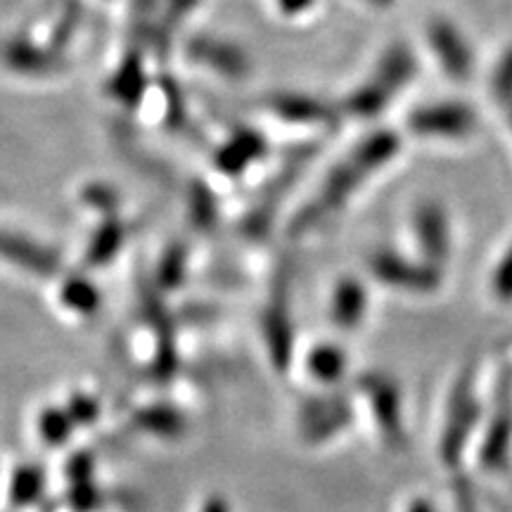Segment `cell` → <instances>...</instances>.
I'll return each mask as SVG.
<instances>
[{
	"instance_id": "obj_1",
	"label": "cell",
	"mask_w": 512,
	"mask_h": 512,
	"mask_svg": "<svg viewBox=\"0 0 512 512\" xmlns=\"http://www.w3.org/2000/svg\"><path fill=\"white\" fill-rule=\"evenodd\" d=\"M399 138L392 131H380L375 136H370L366 143L358 145L347 162H342L335 171L328 176V181L323 183V188L306 207L294 216L292 221V233L302 235L309 230L318 228L320 223L330 219L339 207H344L351 195H354L358 185L380 169L396 155L399 150Z\"/></svg>"
},
{
	"instance_id": "obj_2",
	"label": "cell",
	"mask_w": 512,
	"mask_h": 512,
	"mask_svg": "<svg viewBox=\"0 0 512 512\" xmlns=\"http://www.w3.org/2000/svg\"><path fill=\"white\" fill-rule=\"evenodd\" d=\"M479 415V406L472 394L470 375L460 377L451 396V408H448V420L444 427V437H441V458L446 465H458L463 456L467 439H470L472 427H475Z\"/></svg>"
},
{
	"instance_id": "obj_3",
	"label": "cell",
	"mask_w": 512,
	"mask_h": 512,
	"mask_svg": "<svg viewBox=\"0 0 512 512\" xmlns=\"http://www.w3.org/2000/svg\"><path fill=\"white\" fill-rule=\"evenodd\" d=\"M370 271L382 283L406 292H434L441 283V275L432 264H413L394 252H377L370 259Z\"/></svg>"
},
{
	"instance_id": "obj_4",
	"label": "cell",
	"mask_w": 512,
	"mask_h": 512,
	"mask_svg": "<svg viewBox=\"0 0 512 512\" xmlns=\"http://www.w3.org/2000/svg\"><path fill=\"white\" fill-rule=\"evenodd\" d=\"M408 124L418 136L463 138L475 128V114L460 102H441V105L415 110Z\"/></svg>"
},
{
	"instance_id": "obj_5",
	"label": "cell",
	"mask_w": 512,
	"mask_h": 512,
	"mask_svg": "<svg viewBox=\"0 0 512 512\" xmlns=\"http://www.w3.org/2000/svg\"><path fill=\"white\" fill-rule=\"evenodd\" d=\"M361 389L370 401V411L375 415L377 427H380L384 439L392 444L403 441V418H401V394L399 387L384 375H366Z\"/></svg>"
},
{
	"instance_id": "obj_6",
	"label": "cell",
	"mask_w": 512,
	"mask_h": 512,
	"mask_svg": "<svg viewBox=\"0 0 512 512\" xmlns=\"http://www.w3.org/2000/svg\"><path fill=\"white\" fill-rule=\"evenodd\" d=\"M188 57L200 64H207L209 69L228 76V79H242L249 72L247 55L238 46L219 41V38L195 36L188 43Z\"/></svg>"
},
{
	"instance_id": "obj_7",
	"label": "cell",
	"mask_w": 512,
	"mask_h": 512,
	"mask_svg": "<svg viewBox=\"0 0 512 512\" xmlns=\"http://www.w3.org/2000/svg\"><path fill=\"white\" fill-rule=\"evenodd\" d=\"M0 259L12 261L36 275H53L60 268V256L50 252L48 247L36 245L34 240L22 238V235L3 233V230H0Z\"/></svg>"
},
{
	"instance_id": "obj_8",
	"label": "cell",
	"mask_w": 512,
	"mask_h": 512,
	"mask_svg": "<svg viewBox=\"0 0 512 512\" xmlns=\"http://www.w3.org/2000/svg\"><path fill=\"white\" fill-rule=\"evenodd\" d=\"M430 43L437 50L441 64L453 79H465L472 69V55L460 31L453 24L437 19L430 27Z\"/></svg>"
},
{
	"instance_id": "obj_9",
	"label": "cell",
	"mask_w": 512,
	"mask_h": 512,
	"mask_svg": "<svg viewBox=\"0 0 512 512\" xmlns=\"http://www.w3.org/2000/svg\"><path fill=\"white\" fill-rule=\"evenodd\" d=\"M415 235H418L422 254L432 266H439L448 256V221L439 204H422L415 211Z\"/></svg>"
},
{
	"instance_id": "obj_10",
	"label": "cell",
	"mask_w": 512,
	"mask_h": 512,
	"mask_svg": "<svg viewBox=\"0 0 512 512\" xmlns=\"http://www.w3.org/2000/svg\"><path fill=\"white\" fill-rule=\"evenodd\" d=\"M3 60L10 69H15L19 74H31V76H46L55 74L62 67L60 55L50 53L46 48H38L34 43L27 41H10L3 48Z\"/></svg>"
},
{
	"instance_id": "obj_11",
	"label": "cell",
	"mask_w": 512,
	"mask_h": 512,
	"mask_svg": "<svg viewBox=\"0 0 512 512\" xmlns=\"http://www.w3.org/2000/svg\"><path fill=\"white\" fill-rule=\"evenodd\" d=\"M264 150H266V143L259 133L238 131L226 145L221 147L219 155H216V164H219L223 174L238 176L242 174V169H247L249 164L256 162V159L264 155Z\"/></svg>"
},
{
	"instance_id": "obj_12",
	"label": "cell",
	"mask_w": 512,
	"mask_h": 512,
	"mask_svg": "<svg viewBox=\"0 0 512 512\" xmlns=\"http://www.w3.org/2000/svg\"><path fill=\"white\" fill-rule=\"evenodd\" d=\"M368 309V294L358 280L347 278L337 285L335 297H332V320L337 328L351 330L361 323Z\"/></svg>"
},
{
	"instance_id": "obj_13",
	"label": "cell",
	"mask_w": 512,
	"mask_h": 512,
	"mask_svg": "<svg viewBox=\"0 0 512 512\" xmlns=\"http://www.w3.org/2000/svg\"><path fill=\"white\" fill-rule=\"evenodd\" d=\"M271 110L278 114L280 119L297 121V124H323L330 121L335 114L323 100L311 98V95H294V93H280L271 100Z\"/></svg>"
},
{
	"instance_id": "obj_14",
	"label": "cell",
	"mask_w": 512,
	"mask_h": 512,
	"mask_svg": "<svg viewBox=\"0 0 512 512\" xmlns=\"http://www.w3.org/2000/svg\"><path fill=\"white\" fill-rule=\"evenodd\" d=\"M264 332L268 351H271L273 366L278 370H285L290 366L292 347H294V335H292V323L287 316V309L283 304H273L266 313L264 320Z\"/></svg>"
},
{
	"instance_id": "obj_15",
	"label": "cell",
	"mask_w": 512,
	"mask_h": 512,
	"mask_svg": "<svg viewBox=\"0 0 512 512\" xmlns=\"http://www.w3.org/2000/svg\"><path fill=\"white\" fill-rule=\"evenodd\" d=\"M413 74H415V60L411 50L406 46H394L387 55L382 57L373 81L389 95V98H392L396 91H401V88L413 79Z\"/></svg>"
},
{
	"instance_id": "obj_16",
	"label": "cell",
	"mask_w": 512,
	"mask_h": 512,
	"mask_svg": "<svg viewBox=\"0 0 512 512\" xmlns=\"http://www.w3.org/2000/svg\"><path fill=\"white\" fill-rule=\"evenodd\" d=\"M512 446V413L508 408L496 413V418L491 420L489 430H486L484 444H482V465L494 470L501 467L508 460Z\"/></svg>"
},
{
	"instance_id": "obj_17",
	"label": "cell",
	"mask_w": 512,
	"mask_h": 512,
	"mask_svg": "<svg viewBox=\"0 0 512 512\" xmlns=\"http://www.w3.org/2000/svg\"><path fill=\"white\" fill-rule=\"evenodd\" d=\"M136 425L143 432L157 434V437H166V439L181 437V434L185 432V427H188L185 425L183 415L169 406L143 408V411L136 415Z\"/></svg>"
},
{
	"instance_id": "obj_18",
	"label": "cell",
	"mask_w": 512,
	"mask_h": 512,
	"mask_svg": "<svg viewBox=\"0 0 512 512\" xmlns=\"http://www.w3.org/2000/svg\"><path fill=\"white\" fill-rule=\"evenodd\" d=\"M124 226H121L119 221H107L102 223V226L95 230L91 245H88V252H86V261L91 266H102L107 264V261L112 259V256H117V252L124 245Z\"/></svg>"
},
{
	"instance_id": "obj_19",
	"label": "cell",
	"mask_w": 512,
	"mask_h": 512,
	"mask_svg": "<svg viewBox=\"0 0 512 512\" xmlns=\"http://www.w3.org/2000/svg\"><path fill=\"white\" fill-rule=\"evenodd\" d=\"M145 88V74L143 67H140L138 57H128V60L121 64L114 74V79L110 83V91L114 93V98L128 102V105H136L143 95Z\"/></svg>"
},
{
	"instance_id": "obj_20",
	"label": "cell",
	"mask_w": 512,
	"mask_h": 512,
	"mask_svg": "<svg viewBox=\"0 0 512 512\" xmlns=\"http://www.w3.org/2000/svg\"><path fill=\"white\" fill-rule=\"evenodd\" d=\"M60 297H62V302L69 306V309L76 313H83V316L95 313L100 306L98 287H93L91 280L81 278V275H74V278L64 280Z\"/></svg>"
},
{
	"instance_id": "obj_21",
	"label": "cell",
	"mask_w": 512,
	"mask_h": 512,
	"mask_svg": "<svg viewBox=\"0 0 512 512\" xmlns=\"http://www.w3.org/2000/svg\"><path fill=\"white\" fill-rule=\"evenodd\" d=\"M309 370L320 382H335L347 370V356H344L342 349L332 347V344H323V347L311 351Z\"/></svg>"
},
{
	"instance_id": "obj_22",
	"label": "cell",
	"mask_w": 512,
	"mask_h": 512,
	"mask_svg": "<svg viewBox=\"0 0 512 512\" xmlns=\"http://www.w3.org/2000/svg\"><path fill=\"white\" fill-rule=\"evenodd\" d=\"M349 422H351L349 401L339 399L328 413H323L318 420H313L311 425H306V430H304L306 439H309V441H325V439H330L332 434L344 430Z\"/></svg>"
},
{
	"instance_id": "obj_23",
	"label": "cell",
	"mask_w": 512,
	"mask_h": 512,
	"mask_svg": "<svg viewBox=\"0 0 512 512\" xmlns=\"http://www.w3.org/2000/svg\"><path fill=\"white\" fill-rule=\"evenodd\" d=\"M43 486H46V479H43V472L36 470V467H19L10 482V498L15 505H29L41 498Z\"/></svg>"
},
{
	"instance_id": "obj_24",
	"label": "cell",
	"mask_w": 512,
	"mask_h": 512,
	"mask_svg": "<svg viewBox=\"0 0 512 512\" xmlns=\"http://www.w3.org/2000/svg\"><path fill=\"white\" fill-rule=\"evenodd\" d=\"M74 420L69 418L67 411H57V408H48L43 411L41 420H38V430H41L43 439L48 441L50 446H62L64 441L72 434Z\"/></svg>"
},
{
	"instance_id": "obj_25",
	"label": "cell",
	"mask_w": 512,
	"mask_h": 512,
	"mask_svg": "<svg viewBox=\"0 0 512 512\" xmlns=\"http://www.w3.org/2000/svg\"><path fill=\"white\" fill-rule=\"evenodd\" d=\"M190 216H192V221H195V226L202 230L211 228L216 221L214 197H211V192L200 183H197L190 192Z\"/></svg>"
},
{
	"instance_id": "obj_26",
	"label": "cell",
	"mask_w": 512,
	"mask_h": 512,
	"mask_svg": "<svg viewBox=\"0 0 512 512\" xmlns=\"http://www.w3.org/2000/svg\"><path fill=\"white\" fill-rule=\"evenodd\" d=\"M185 273V249L181 245H174L169 252L164 254L162 264H159V283L166 290H174V287L181 285Z\"/></svg>"
},
{
	"instance_id": "obj_27",
	"label": "cell",
	"mask_w": 512,
	"mask_h": 512,
	"mask_svg": "<svg viewBox=\"0 0 512 512\" xmlns=\"http://www.w3.org/2000/svg\"><path fill=\"white\" fill-rule=\"evenodd\" d=\"M81 24V8L76 3L64 5L62 17L57 19V27L53 31V46L55 48H64L69 43V36L79 29Z\"/></svg>"
},
{
	"instance_id": "obj_28",
	"label": "cell",
	"mask_w": 512,
	"mask_h": 512,
	"mask_svg": "<svg viewBox=\"0 0 512 512\" xmlns=\"http://www.w3.org/2000/svg\"><path fill=\"white\" fill-rule=\"evenodd\" d=\"M67 413H69V418L74 420V425H88V422L98 420L100 406H98V401L91 399V396L79 394L69 401Z\"/></svg>"
},
{
	"instance_id": "obj_29",
	"label": "cell",
	"mask_w": 512,
	"mask_h": 512,
	"mask_svg": "<svg viewBox=\"0 0 512 512\" xmlns=\"http://www.w3.org/2000/svg\"><path fill=\"white\" fill-rule=\"evenodd\" d=\"M494 292L501 302H510L512 299V247L505 252L501 264H498V268H496Z\"/></svg>"
},
{
	"instance_id": "obj_30",
	"label": "cell",
	"mask_w": 512,
	"mask_h": 512,
	"mask_svg": "<svg viewBox=\"0 0 512 512\" xmlns=\"http://www.w3.org/2000/svg\"><path fill=\"white\" fill-rule=\"evenodd\" d=\"M69 501H72L74 510L91 512L93 508H98V505H100V494L93 489L91 482L72 484V494H69Z\"/></svg>"
},
{
	"instance_id": "obj_31",
	"label": "cell",
	"mask_w": 512,
	"mask_h": 512,
	"mask_svg": "<svg viewBox=\"0 0 512 512\" xmlns=\"http://www.w3.org/2000/svg\"><path fill=\"white\" fill-rule=\"evenodd\" d=\"M494 91L503 102L512 98V50L503 57V62L498 64L494 76Z\"/></svg>"
},
{
	"instance_id": "obj_32",
	"label": "cell",
	"mask_w": 512,
	"mask_h": 512,
	"mask_svg": "<svg viewBox=\"0 0 512 512\" xmlns=\"http://www.w3.org/2000/svg\"><path fill=\"white\" fill-rule=\"evenodd\" d=\"M197 0H171L169 8L164 12V19H162V31L159 34H169V29H174L178 22H181L183 15H188V12L195 8Z\"/></svg>"
},
{
	"instance_id": "obj_33",
	"label": "cell",
	"mask_w": 512,
	"mask_h": 512,
	"mask_svg": "<svg viewBox=\"0 0 512 512\" xmlns=\"http://www.w3.org/2000/svg\"><path fill=\"white\" fill-rule=\"evenodd\" d=\"M91 472H93V460H91V456H86V453H79V456L69 460L67 475L72 484L91 482Z\"/></svg>"
},
{
	"instance_id": "obj_34",
	"label": "cell",
	"mask_w": 512,
	"mask_h": 512,
	"mask_svg": "<svg viewBox=\"0 0 512 512\" xmlns=\"http://www.w3.org/2000/svg\"><path fill=\"white\" fill-rule=\"evenodd\" d=\"M453 498H456V505L460 512H477V498H475V486H472L467 479H456L453 484Z\"/></svg>"
},
{
	"instance_id": "obj_35",
	"label": "cell",
	"mask_w": 512,
	"mask_h": 512,
	"mask_svg": "<svg viewBox=\"0 0 512 512\" xmlns=\"http://www.w3.org/2000/svg\"><path fill=\"white\" fill-rule=\"evenodd\" d=\"M86 200L95 204V207H102L105 200L110 204H117V192L110 190V188H100V185H98V188H88L86 190Z\"/></svg>"
},
{
	"instance_id": "obj_36",
	"label": "cell",
	"mask_w": 512,
	"mask_h": 512,
	"mask_svg": "<svg viewBox=\"0 0 512 512\" xmlns=\"http://www.w3.org/2000/svg\"><path fill=\"white\" fill-rule=\"evenodd\" d=\"M280 10L287 12V15H299V12L309 10L313 5V0H278Z\"/></svg>"
},
{
	"instance_id": "obj_37",
	"label": "cell",
	"mask_w": 512,
	"mask_h": 512,
	"mask_svg": "<svg viewBox=\"0 0 512 512\" xmlns=\"http://www.w3.org/2000/svg\"><path fill=\"white\" fill-rule=\"evenodd\" d=\"M202 512H230V508L226 505V501H223V498H209V501L204 503Z\"/></svg>"
},
{
	"instance_id": "obj_38",
	"label": "cell",
	"mask_w": 512,
	"mask_h": 512,
	"mask_svg": "<svg viewBox=\"0 0 512 512\" xmlns=\"http://www.w3.org/2000/svg\"><path fill=\"white\" fill-rule=\"evenodd\" d=\"M408 512H437V510H434V505L430 501H422V498H418V501L408 505Z\"/></svg>"
},
{
	"instance_id": "obj_39",
	"label": "cell",
	"mask_w": 512,
	"mask_h": 512,
	"mask_svg": "<svg viewBox=\"0 0 512 512\" xmlns=\"http://www.w3.org/2000/svg\"><path fill=\"white\" fill-rule=\"evenodd\" d=\"M373 5H380V8H387V5H392V0H370Z\"/></svg>"
},
{
	"instance_id": "obj_40",
	"label": "cell",
	"mask_w": 512,
	"mask_h": 512,
	"mask_svg": "<svg viewBox=\"0 0 512 512\" xmlns=\"http://www.w3.org/2000/svg\"><path fill=\"white\" fill-rule=\"evenodd\" d=\"M505 110H508V119H510V124H512V98L505 100Z\"/></svg>"
}]
</instances>
